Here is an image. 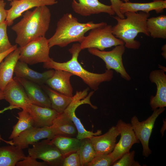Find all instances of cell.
Masks as SVG:
<instances>
[{"mask_svg":"<svg viewBox=\"0 0 166 166\" xmlns=\"http://www.w3.org/2000/svg\"><path fill=\"white\" fill-rule=\"evenodd\" d=\"M119 135L116 126H113L104 134L92 136L90 139L97 154H108L114 149Z\"/></svg>","mask_w":166,"mask_h":166,"instance_id":"17","label":"cell"},{"mask_svg":"<svg viewBox=\"0 0 166 166\" xmlns=\"http://www.w3.org/2000/svg\"><path fill=\"white\" fill-rule=\"evenodd\" d=\"M3 92L4 99L10 105L27 110L32 104L23 87L14 77L7 85Z\"/></svg>","mask_w":166,"mask_h":166,"instance_id":"13","label":"cell"},{"mask_svg":"<svg viewBox=\"0 0 166 166\" xmlns=\"http://www.w3.org/2000/svg\"><path fill=\"white\" fill-rule=\"evenodd\" d=\"M163 52L162 55L163 57L166 59V45H164L162 48Z\"/></svg>","mask_w":166,"mask_h":166,"instance_id":"40","label":"cell"},{"mask_svg":"<svg viewBox=\"0 0 166 166\" xmlns=\"http://www.w3.org/2000/svg\"><path fill=\"white\" fill-rule=\"evenodd\" d=\"M50 142L59 150L63 157L78 151L81 140L76 137L56 135Z\"/></svg>","mask_w":166,"mask_h":166,"instance_id":"25","label":"cell"},{"mask_svg":"<svg viewBox=\"0 0 166 166\" xmlns=\"http://www.w3.org/2000/svg\"><path fill=\"white\" fill-rule=\"evenodd\" d=\"M27 111L31 115L34 122V126L37 127H49L58 114L51 108L43 107L31 104Z\"/></svg>","mask_w":166,"mask_h":166,"instance_id":"22","label":"cell"},{"mask_svg":"<svg viewBox=\"0 0 166 166\" xmlns=\"http://www.w3.org/2000/svg\"><path fill=\"white\" fill-rule=\"evenodd\" d=\"M6 3L0 0V23L5 21L7 15V10L5 9Z\"/></svg>","mask_w":166,"mask_h":166,"instance_id":"37","label":"cell"},{"mask_svg":"<svg viewBox=\"0 0 166 166\" xmlns=\"http://www.w3.org/2000/svg\"><path fill=\"white\" fill-rule=\"evenodd\" d=\"M4 99L3 92L0 90V100Z\"/></svg>","mask_w":166,"mask_h":166,"instance_id":"41","label":"cell"},{"mask_svg":"<svg viewBox=\"0 0 166 166\" xmlns=\"http://www.w3.org/2000/svg\"><path fill=\"white\" fill-rule=\"evenodd\" d=\"M166 8V0H153L152 2L144 3L123 2L120 10L124 15L127 12H137L140 11L148 13L153 10L159 14L162 12Z\"/></svg>","mask_w":166,"mask_h":166,"instance_id":"23","label":"cell"},{"mask_svg":"<svg viewBox=\"0 0 166 166\" xmlns=\"http://www.w3.org/2000/svg\"><path fill=\"white\" fill-rule=\"evenodd\" d=\"M51 14L46 6L35 7L26 11L22 19L13 26L15 32V43L22 47L29 43L45 37L49 29Z\"/></svg>","mask_w":166,"mask_h":166,"instance_id":"1","label":"cell"},{"mask_svg":"<svg viewBox=\"0 0 166 166\" xmlns=\"http://www.w3.org/2000/svg\"><path fill=\"white\" fill-rule=\"evenodd\" d=\"M56 0H14L10 2L11 8L7 10L5 20L7 26H11L14 20L21 16L22 14L29 10L43 6H51L56 4Z\"/></svg>","mask_w":166,"mask_h":166,"instance_id":"14","label":"cell"},{"mask_svg":"<svg viewBox=\"0 0 166 166\" xmlns=\"http://www.w3.org/2000/svg\"><path fill=\"white\" fill-rule=\"evenodd\" d=\"M18 120L13 127V130L9 139H13L21 133L29 128L34 126L33 120L29 112L26 110H22L18 113Z\"/></svg>","mask_w":166,"mask_h":166,"instance_id":"29","label":"cell"},{"mask_svg":"<svg viewBox=\"0 0 166 166\" xmlns=\"http://www.w3.org/2000/svg\"><path fill=\"white\" fill-rule=\"evenodd\" d=\"M124 45H117L109 51H101L95 48L88 49L91 54L102 59L105 62L106 69H113L121 77L127 81L131 79L126 72L123 62L122 55L124 52Z\"/></svg>","mask_w":166,"mask_h":166,"instance_id":"9","label":"cell"},{"mask_svg":"<svg viewBox=\"0 0 166 166\" xmlns=\"http://www.w3.org/2000/svg\"><path fill=\"white\" fill-rule=\"evenodd\" d=\"M165 109V108L156 109L147 119L141 122L139 121L136 116H133L131 119V124L132 128L142 146V155L146 157H148L152 153L148 144L155 122L157 117Z\"/></svg>","mask_w":166,"mask_h":166,"instance_id":"8","label":"cell"},{"mask_svg":"<svg viewBox=\"0 0 166 166\" xmlns=\"http://www.w3.org/2000/svg\"><path fill=\"white\" fill-rule=\"evenodd\" d=\"M74 75L71 73L64 70H55L51 77L46 84L52 89L65 95L72 97L73 89L70 78Z\"/></svg>","mask_w":166,"mask_h":166,"instance_id":"20","label":"cell"},{"mask_svg":"<svg viewBox=\"0 0 166 166\" xmlns=\"http://www.w3.org/2000/svg\"><path fill=\"white\" fill-rule=\"evenodd\" d=\"M113 163V159L110 153L97 154L87 166H109Z\"/></svg>","mask_w":166,"mask_h":166,"instance_id":"33","label":"cell"},{"mask_svg":"<svg viewBox=\"0 0 166 166\" xmlns=\"http://www.w3.org/2000/svg\"><path fill=\"white\" fill-rule=\"evenodd\" d=\"M121 135L120 139L116 143L113 151L110 153L114 163L119 160L125 153L129 152L132 146L139 143L131 123L119 120L116 126Z\"/></svg>","mask_w":166,"mask_h":166,"instance_id":"11","label":"cell"},{"mask_svg":"<svg viewBox=\"0 0 166 166\" xmlns=\"http://www.w3.org/2000/svg\"><path fill=\"white\" fill-rule=\"evenodd\" d=\"M71 5L75 13L83 16L101 13L115 14L111 5L103 4L99 0H73Z\"/></svg>","mask_w":166,"mask_h":166,"instance_id":"16","label":"cell"},{"mask_svg":"<svg viewBox=\"0 0 166 166\" xmlns=\"http://www.w3.org/2000/svg\"><path fill=\"white\" fill-rule=\"evenodd\" d=\"M146 26L149 36L153 38H166V15L148 18Z\"/></svg>","mask_w":166,"mask_h":166,"instance_id":"27","label":"cell"},{"mask_svg":"<svg viewBox=\"0 0 166 166\" xmlns=\"http://www.w3.org/2000/svg\"><path fill=\"white\" fill-rule=\"evenodd\" d=\"M44 88L50 101L51 108L58 114L64 112L72 101L73 97L65 95L50 88Z\"/></svg>","mask_w":166,"mask_h":166,"instance_id":"28","label":"cell"},{"mask_svg":"<svg viewBox=\"0 0 166 166\" xmlns=\"http://www.w3.org/2000/svg\"><path fill=\"white\" fill-rule=\"evenodd\" d=\"M17 48V45H14L13 46L8 50L2 53H0V64L5 58L10 53L14 51Z\"/></svg>","mask_w":166,"mask_h":166,"instance_id":"39","label":"cell"},{"mask_svg":"<svg viewBox=\"0 0 166 166\" xmlns=\"http://www.w3.org/2000/svg\"><path fill=\"white\" fill-rule=\"evenodd\" d=\"M123 1L124 2H129V0H123Z\"/></svg>","mask_w":166,"mask_h":166,"instance_id":"42","label":"cell"},{"mask_svg":"<svg viewBox=\"0 0 166 166\" xmlns=\"http://www.w3.org/2000/svg\"><path fill=\"white\" fill-rule=\"evenodd\" d=\"M81 50L80 43L74 44L69 50L72 55L70 60L61 63L55 61L50 58L48 61L44 63L43 67L47 69L68 71L74 75L79 77L92 89L94 91L97 90L101 83L112 80L113 77V71L112 69H106L104 73H97L85 69L78 60L79 54Z\"/></svg>","mask_w":166,"mask_h":166,"instance_id":"2","label":"cell"},{"mask_svg":"<svg viewBox=\"0 0 166 166\" xmlns=\"http://www.w3.org/2000/svg\"><path fill=\"white\" fill-rule=\"evenodd\" d=\"M135 152L133 150L124 154L119 160L114 163L113 166H140L139 162L135 160Z\"/></svg>","mask_w":166,"mask_h":166,"instance_id":"32","label":"cell"},{"mask_svg":"<svg viewBox=\"0 0 166 166\" xmlns=\"http://www.w3.org/2000/svg\"><path fill=\"white\" fill-rule=\"evenodd\" d=\"M7 26L5 21L0 23V53L8 50L14 46L11 44L7 36Z\"/></svg>","mask_w":166,"mask_h":166,"instance_id":"31","label":"cell"},{"mask_svg":"<svg viewBox=\"0 0 166 166\" xmlns=\"http://www.w3.org/2000/svg\"><path fill=\"white\" fill-rule=\"evenodd\" d=\"M166 70L163 69L152 71L149 74V79L156 86V92L155 96L150 97V105L153 111L160 108L166 106Z\"/></svg>","mask_w":166,"mask_h":166,"instance_id":"15","label":"cell"},{"mask_svg":"<svg viewBox=\"0 0 166 166\" xmlns=\"http://www.w3.org/2000/svg\"><path fill=\"white\" fill-rule=\"evenodd\" d=\"M89 90V88H87L82 91H77L73 96L71 102L64 112L74 123L77 130L76 137L80 140L90 138L92 136L101 135L102 133L101 130H98L96 132L86 130L75 114L77 109L84 104H88L94 109L97 108L96 106L92 104L90 101V98L94 91H92L88 93Z\"/></svg>","mask_w":166,"mask_h":166,"instance_id":"5","label":"cell"},{"mask_svg":"<svg viewBox=\"0 0 166 166\" xmlns=\"http://www.w3.org/2000/svg\"><path fill=\"white\" fill-rule=\"evenodd\" d=\"M20 109V108H19L17 107L10 105V106H9L6 107L2 110H0V114L2 113H4L5 111L8 110H12V109ZM1 140L4 141L6 143L10 144V145L13 144V140H11L10 141H7L4 140L2 138L1 135H0V143H1Z\"/></svg>","mask_w":166,"mask_h":166,"instance_id":"38","label":"cell"},{"mask_svg":"<svg viewBox=\"0 0 166 166\" xmlns=\"http://www.w3.org/2000/svg\"><path fill=\"white\" fill-rule=\"evenodd\" d=\"M19 47L8 54L0 64V90L3 91L7 85L13 79L16 65L19 61Z\"/></svg>","mask_w":166,"mask_h":166,"instance_id":"21","label":"cell"},{"mask_svg":"<svg viewBox=\"0 0 166 166\" xmlns=\"http://www.w3.org/2000/svg\"><path fill=\"white\" fill-rule=\"evenodd\" d=\"M61 166H81L78 151L64 157Z\"/></svg>","mask_w":166,"mask_h":166,"instance_id":"34","label":"cell"},{"mask_svg":"<svg viewBox=\"0 0 166 166\" xmlns=\"http://www.w3.org/2000/svg\"><path fill=\"white\" fill-rule=\"evenodd\" d=\"M55 135H60L74 137L77 130L71 119L64 112L58 114L51 126Z\"/></svg>","mask_w":166,"mask_h":166,"instance_id":"24","label":"cell"},{"mask_svg":"<svg viewBox=\"0 0 166 166\" xmlns=\"http://www.w3.org/2000/svg\"><path fill=\"white\" fill-rule=\"evenodd\" d=\"M106 24L105 22L94 23L92 21L80 23L71 13L65 14L57 22L54 34L48 39L49 47L57 45L63 47L73 42L80 43L87 31Z\"/></svg>","mask_w":166,"mask_h":166,"instance_id":"3","label":"cell"},{"mask_svg":"<svg viewBox=\"0 0 166 166\" xmlns=\"http://www.w3.org/2000/svg\"><path fill=\"white\" fill-rule=\"evenodd\" d=\"M81 140V142L78 153L81 166H87L94 158L97 154L95 151L90 138Z\"/></svg>","mask_w":166,"mask_h":166,"instance_id":"30","label":"cell"},{"mask_svg":"<svg viewBox=\"0 0 166 166\" xmlns=\"http://www.w3.org/2000/svg\"><path fill=\"white\" fill-rule=\"evenodd\" d=\"M112 26L106 24L91 30L80 43L82 50L95 48L101 51L117 45H124V42L112 34Z\"/></svg>","mask_w":166,"mask_h":166,"instance_id":"6","label":"cell"},{"mask_svg":"<svg viewBox=\"0 0 166 166\" xmlns=\"http://www.w3.org/2000/svg\"><path fill=\"white\" fill-rule=\"evenodd\" d=\"M32 145V148L28 149V156L36 159H41L49 166H61L64 157L49 140H44Z\"/></svg>","mask_w":166,"mask_h":166,"instance_id":"10","label":"cell"},{"mask_svg":"<svg viewBox=\"0 0 166 166\" xmlns=\"http://www.w3.org/2000/svg\"><path fill=\"white\" fill-rule=\"evenodd\" d=\"M26 156L22 149L17 146L0 147V166H15Z\"/></svg>","mask_w":166,"mask_h":166,"instance_id":"26","label":"cell"},{"mask_svg":"<svg viewBox=\"0 0 166 166\" xmlns=\"http://www.w3.org/2000/svg\"><path fill=\"white\" fill-rule=\"evenodd\" d=\"M7 1H10V2H11L12 1H14V0H7Z\"/></svg>","mask_w":166,"mask_h":166,"instance_id":"43","label":"cell"},{"mask_svg":"<svg viewBox=\"0 0 166 166\" xmlns=\"http://www.w3.org/2000/svg\"><path fill=\"white\" fill-rule=\"evenodd\" d=\"M19 61L27 64L33 65L48 61L50 47L48 39L45 37L32 42L22 47H19Z\"/></svg>","mask_w":166,"mask_h":166,"instance_id":"7","label":"cell"},{"mask_svg":"<svg viewBox=\"0 0 166 166\" xmlns=\"http://www.w3.org/2000/svg\"><path fill=\"white\" fill-rule=\"evenodd\" d=\"M54 71L51 69L42 73L38 72L29 68L27 64L18 61L16 65L14 73L16 77L42 85L46 84L47 80L53 75Z\"/></svg>","mask_w":166,"mask_h":166,"instance_id":"19","label":"cell"},{"mask_svg":"<svg viewBox=\"0 0 166 166\" xmlns=\"http://www.w3.org/2000/svg\"><path fill=\"white\" fill-rule=\"evenodd\" d=\"M55 134L51 126L43 127L33 126L21 133L13 139V145L23 149L27 148L29 145L46 139H52Z\"/></svg>","mask_w":166,"mask_h":166,"instance_id":"12","label":"cell"},{"mask_svg":"<svg viewBox=\"0 0 166 166\" xmlns=\"http://www.w3.org/2000/svg\"><path fill=\"white\" fill-rule=\"evenodd\" d=\"M17 166H47L48 164L43 161L38 162L36 159L28 156L23 160L18 162L16 164Z\"/></svg>","mask_w":166,"mask_h":166,"instance_id":"35","label":"cell"},{"mask_svg":"<svg viewBox=\"0 0 166 166\" xmlns=\"http://www.w3.org/2000/svg\"><path fill=\"white\" fill-rule=\"evenodd\" d=\"M14 78L23 87L32 104L42 107L51 108V103L48 96L38 84L16 76Z\"/></svg>","mask_w":166,"mask_h":166,"instance_id":"18","label":"cell"},{"mask_svg":"<svg viewBox=\"0 0 166 166\" xmlns=\"http://www.w3.org/2000/svg\"><path fill=\"white\" fill-rule=\"evenodd\" d=\"M109 0L111 3V6L112 9L115 14H116L117 16L121 18H124V15L121 14L120 10L121 6L123 2L121 0Z\"/></svg>","mask_w":166,"mask_h":166,"instance_id":"36","label":"cell"},{"mask_svg":"<svg viewBox=\"0 0 166 166\" xmlns=\"http://www.w3.org/2000/svg\"><path fill=\"white\" fill-rule=\"evenodd\" d=\"M124 15L126 16L125 18H121L117 16L113 17L117 23L112 26V34L124 42L125 47L138 49L140 46V42L135 39L138 34L142 33L149 36L146 22L150 14L141 11L139 13L127 12Z\"/></svg>","mask_w":166,"mask_h":166,"instance_id":"4","label":"cell"}]
</instances>
